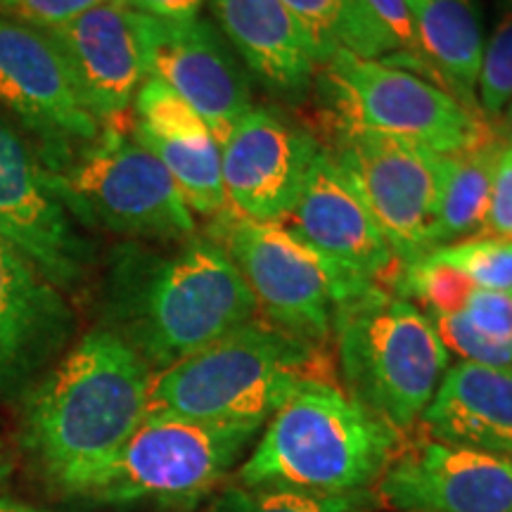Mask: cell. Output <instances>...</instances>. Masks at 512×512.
Instances as JSON below:
<instances>
[{
    "label": "cell",
    "mask_w": 512,
    "mask_h": 512,
    "mask_svg": "<svg viewBox=\"0 0 512 512\" xmlns=\"http://www.w3.org/2000/svg\"><path fill=\"white\" fill-rule=\"evenodd\" d=\"M363 3H366L370 15L382 24V29L392 36L396 48H399V60L394 62L396 67L411 69V72L418 69V72L432 74V79L439 81L430 69V64L422 57L418 36H415L413 17L406 0H363Z\"/></svg>",
    "instance_id": "30"
},
{
    "label": "cell",
    "mask_w": 512,
    "mask_h": 512,
    "mask_svg": "<svg viewBox=\"0 0 512 512\" xmlns=\"http://www.w3.org/2000/svg\"><path fill=\"white\" fill-rule=\"evenodd\" d=\"M254 311L245 278L219 242L190 238L174 254L124 245L112 254L107 330L131 344L152 373L238 330Z\"/></svg>",
    "instance_id": "2"
},
{
    "label": "cell",
    "mask_w": 512,
    "mask_h": 512,
    "mask_svg": "<svg viewBox=\"0 0 512 512\" xmlns=\"http://www.w3.org/2000/svg\"><path fill=\"white\" fill-rule=\"evenodd\" d=\"M140 15L157 19H195L207 0H124Z\"/></svg>",
    "instance_id": "34"
},
{
    "label": "cell",
    "mask_w": 512,
    "mask_h": 512,
    "mask_svg": "<svg viewBox=\"0 0 512 512\" xmlns=\"http://www.w3.org/2000/svg\"><path fill=\"white\" fill-rule=\"evenodd\" d=\"M394 283L399 297L415 306L422 304L425 313H463L467 297L475 290L470 278L434 252L420 256L413 264H403Z\"/></svg>",
    "instance_id": "25"
},
{
    "label": "cell",
    "mask_w": 512,
    "mask_h": 512,
    "mask_svg": "<svg viewBox=\"0 0 512 512\" xmlns=\"http://www.w3.org/2000/svg\"><path fill=\"white\" fill-rule=\"evenodd\" d=\"M503 143L486 131L463 150L444 155L446 174L439 204V247L484 228Z\"/></svg>",
    "instance_id": "23"
},
{
    "label": "cell",
    "mask_w": 512,
    "mask_h": 512,
    "mask_svg": "<svg viewBox=\"0 0 512 512\" xmlns=\"http://www.w3.org/2000/svg\"><path fill=\"white\" fill-rule=\"evenodd\" d=\"M396 446L399 437L387 422L332 384L306 380L266 422L238 482L302 494H361L384 475Z\"/></svg>",
    "instance_id": "3"
},
{
    "label": "cell",
    "mask_w": 512,
    "mask_h": 512,
    "mask_svg": "<svg viewBox=\"0 0 512 512\" xmlns=\"http://www.w3.org/2000/svg\"><path fill=\"white\" fill-rule=\"evenodd\" d=\"M0 223L50 283L74 287L93 259L91 242L74 228L72 216L50 188L48 171L0 112Z\"/></svg>",
    "instance_id": "13"
},
{
    "label": "cell",
    "mask_w": 512,
    "mask_h": 512,
    "mask_svg": "<svg viewBox=\"0 0 512 512\" xmlns=\"http://www.w3.org/2000/svg\"><path fill=\"white\" fill-rule=\"evenodd\" d=\"M434 441L512 456V368L460 361L422 413Z\"/></svg>",
    "instance_id": "21"
},
{
    "label": "cell",
    "mask_w": 512,
    "mask_h": 512,
    "mask_svg": "<svg viewBox=\"0 0 512 512\" xmlns=\"http://www.w3.org/2000/svg\"><path fill=\"white\" fill-rule=\"evenodd\" d=\"M482 230L484 235L512 238V147L508 145L503 147L501 157H498L491 202Z\"/></svg>",
    "instance_id": "33"
},
{
    "label": "cell",
    "mask_w": 512,
    "mask_h": 512,
    "mask_svg": "<svg viewBox=\"0 0 512 512\" xmlns=\"http://www.w3.org/2000/svg\"><path fill=\"white\" fill-rule=\"evenodd\" d=\"M214 242L238 266L256 309L264 311L273 328L309 344L330 335L335 309L344 299L373 285L280 221H242L223 214Z\"/></svg>",
    "instance_id": "8"
},
{
    "label": "cell",
    "mask_w": 512,
    "mask_h": 512,
    "mask_svg": "<svg viewBox=\"0 0 512 512\" xmlns=\"http://www.w3.org/2000/svg\"><path fill=\"white\" fill-rule=\"evenodd\" d=\"M463 316L484 335L512 342V292L475 287L467 297Z\"/></svg>",
    "instance_id": "32"
},
{
    "label": "cell",
    "mask_w": 512,
    "mask_h": 512,
    "mask_svg": "<svg viewBox=\"0 0 512 512\" xmlns=\"http://www.w3.org/2000/svg\"><path fill=\"white\" fill-rule=\"evenodd\" d=\"M422 57L434 76L477 112V83L482 72L484 34L475 0H406Z\"/></svg>",
    "instance_id": "22"
},
{
    "label": "cell",
    "mask_w": 512,
    "mask_h": 512,
    "mask_svg": "<svg viewBox=\"0 0 512 512\" xmlns=\"http://www.w3.org/2000/svg\"><path fill=\"white\" fill-rule=\"evenodd\" d=\"M0 105L38 140L46 171L98 140L102 126L48 29L0 15Z\"/></svg>",
    "instance_id": "11"
},
{
    "label": "cell",
    "mask_w": 512,
    "mask_h": 512,
    "mask_svg": "<svg viewBox=\"0 0 512 512\" xmlns=\"http://www.w3.org/2000/svg\"><path fill=\"white\" fill-rule=\"evenodd\" d=\"M145 74L164 81L223 143L230 128L252 110L249 83L226 38L204 19H157L143 15Z\"/></svg>",
    "instance_id": "14"
},
{
    "label": "cell",
    "mask_w": 512,
    "mask_h": 512,
    "mask_svg": "<svg viewBox=\"0 0 512 512\" xmlns=\"http://www.w3.org/2000/svg\"><path fill=\"white\" fill-rule=\"evenodd\" d=\"M294 17L309 31L318 50L320 67L332 55L344 53L394 64L399 48L382 24L370 15L363 0H283Z\"/></svg>",
    "instance_id": "24"
},
{
    "label": "cell",
    "mask_w": 512,
    "mask_h": 512,
    "mask_svg": "<svg viewBox=\"0 0 512 512\" xmlns=\"http://www.w3.org/2000/svg\"><path fill=\"white\" fill-rule=\"evenodd\" d=\"M0 245H12V247H17V242L12 240V235L8 233V228L3 226V223H0ZM19 249V247H17ZM19 252H22V249H19Z\"/></svg>",
    "instance_id": "38"
},
{
    "label": "cell",
    "mask_w": 512,
    "mask_h": 512,
    "mask_svg": "<svg viewBox=\"0 0 512 512\" xmlns=\"http://www.w3.org/2000/svg\"><path fill=\"white\" fill-rule=\"evenodd\" d=\"M477 102L479 110L489 117L503 114L512 102V5L503 12L494 34L484 43Z\"/></svg>",
    "instance_id": "28"
},
{
    "label": "cell",
    "mask_w": 512,
    "mask_h": 512,
    "mask_svg": "<svg viewBox=\"0 0 512 512\" xmlns=\"http://www.w3.org/2000/svg\"><path fill=\"white\" fill-rule=\"evenodd\" d=\"M72 332L57 285L12 245H0V392L19 387L53 358Z\"/></svg>",
    "instance_id": "19"
},
{
    "label": "cell",
    "mask_w": 512,
    "mask_h": 512,
    "mask_svg": "<svg viewBox=\"0 0 512 512\" xmlns=\"http://www.w3.org/2000/svg\"><path fill=\"white\" fill-rule=\"evenodd\" d=\"M136 138L166 166L190 211L226 214L221 143L200 114L155 76H145L136 98Z\"/></svg>",
    "instance_id": "18"
},
{
    "label": "cell",
    "mask_w": 512,
    "mask_h": 512,
    "mask_svg": "<svg viewBox=\"0 0 512 512\" xmlns=\"http://www.w3.org/2000/svg\"><path fill=\"white\" fill-rule=\"evenodd\" d=\"M285 226L358 278H380L394 264V252L363 202L361 192L332 152L320 150Z\"/></svg>",
    "instance_id": "17"
},
{
    "label": "cell",
    "mask_w": 512,
    "mask_h": 512,
    "mask_svg": "<svg viewBox=\"0 0 512 512\" xmlns=\"http://www.w3.org/2000/svg\"><path fill=\"white\" fill-rule=\"evenodd\" d=\"M143 15L124 0H107L62 27L48 29L67 57L88 110L102 126H114L133 105L145 81Z\"/></svg>",
    "instance_id": "16"
},
{
    "label": "cell",
    "mask_w": 512,
    "mask_h": 512,
    "mask_svg": "<svg viewBox=\"0 0 512 512\" xmlns=\"http://www.w3.org/2000/svg\"><path fill=\"white\" fill-rule=\"evenodd\" d=\"M448 354H458L465 363L491 368H512V342L494 339L477 330L463 313H425Z\"/></svg>",
    "instance_id": "29"
},
{
    "label": "cell",
    "mask_w": 512,
    "mask_h": 512,
    "mask_svg": "<svg viewBox=\"0 0 512 512\" xmlns=\"http://www.w3.org/2000/svg\"><path fill=\"white\" fill-rule=\"evenodd\" d=\"M503 136H505V143H508V147H512V102L508 105V110H505Z\"/></svg>",
    "instance_id": "36"
},
{
    "label": "cell",
    "mask_w": 512,
    "mask_h": 512,
    "mask_svg": "<svg viewBox=\"0 0 512 512\" xmlns=\"http://www.w3.org/2000/svg\"><path fill=\"white\" fill-rule=\"evenodd\" d=\"M8 477H10V463H8V458L0 453V489H3L5 482H8Z\"/></svg>",
    "instance_id": "37"
},
{
    "label": "cell",
    "mask_w": 512,
    "mask_h": 512,
    "mask_svg": "<svg viewBox=\"0 0 512 512\" xmlns=\"http://www.w3.org/2000/svg\"><path fill=\"white\" fill-rule=\"evenodd\" d=\"M332 332L349 399L394 432L411 430L451 356L425 311L373 283L337 306Z\"/></svg>",
    "instance_id": "4"
},
{
    "label": "cell",
    "mask_w": 512,
    "mask_h": 512,
    "mask_svg": "<svg viewBox=\"0 0 512 512\" xmlns=\"http://www.w3.org/2000/svg\"><path fill=\"white\" fill-rule=\"evenodd\" d=\"M332 157L351 176L401 266L439 249L444 155L382 133L339 128Z\"/></svg>",
    "instance_id": "10"
},
{
    "label": "cell",
    "mask_w": 512,
    "mask_h": 512,
    "mask_svg": "<svg viewBox=\"0 0 512 512\" xmlns=\"http://www.w3.org/2000/svg\"><path fill=\"white\" fill-rule=\"evenodd\" d=\"M380 494L406 512H512V456L425 441L389 463Z\"/></svg>",
    "instance_id": "15"
},
{
    "label": "cell",
    "mask_w": 512,
    "mask_h": 512,
    "mask_svg": "<svg viewBox=\"0 0 512 512\" xmlns=\"http://www.w3.org/2000/svg\"><path fill=\"white\" fill-rule=\"evenodd\" d=\"M320 86L339 128L408 140L439 155L463 150L489 131L477 112L432 79L344 50L320 67Z\"/></svg>",
    "instance_id": "9"
},
{
    "label": "cell",
    "mask_w": 512,
    "mask_h": 512,
    "mask_svg": "<svg viewBox=\"0 0 512 512\" xmlns=\"http://www.w3.org/2000/svg\"><path fill=\"white\" fill-rule=\"evenodd\" d=\"M434 254L456 266L475 287L512 292V238L479 235L434 249Z\"/></svg>",
    "instance_id": "27"
},
{
    "label": "cell",
    "mask_w": 512,
    "mask_h": 512,
    "mask_svg": "<svg viewBox=\"0 0 512 512\" xmlns=\"http://www.w3.org/2000/svg\"><path fill=\"white\" fill-rule=\"evenodd\" d=\"M152 368L117 332L83 335L36 384L24 441L41 470L83 496L145 420Z\"/></svg>",
    "instance_id": "1"
},
{
    "label": "cell",
    "mask_w": 512,
    "mask_h": 512,
    "mask_svg": "<svg viewBox=\"0 0 512 512\" xmlns=\"http://www.w3.org/2000/svg\"><path fill=\"white\" fill-rule=\"evenodd\" d=\"M0 512H46V510H36V508H31V505L5 501V498H0Z\"/></svg>",
    "instance_id": "35"
},
{
    "label": "cell",
    "mask_w": 512,
    "mask_h": 512,
    "mask_svg": "<svg viewBox=\"0 0 512 512\" xmlns=\"http://www.w3.org/2000/svg\"><path fill=\"white\" fill-rule=\"evenodd\" d=\"M361 494L323 496L302 491L273 489V486H228L209 512H358Z\"/></svg>",
    "instance_id": "26"
},
{
    "label": "cell",
    "mask_w": 512,
    "mask_h": 512,
    "mask_svg": "<svg viewBox=\"0 0 512 512\" xmlns=\"http://www.w3.org/2000/svg\"><path fill=\"white\" fill-rule=\"evenodd\" d=\"M320 147L278 112L249 110L221 143L226 214L242 221H285Z\"/></svg>",
    "instance_id": "12"
},
{
    "label": "cell",
    "mask_w": 512,
    "mask_h": 512,
    "mask_svg": "<svg viewBox=\"0 0 512 512\" xmlns=\"http://www.w3.org/2000/svg\"><path fill=\"white\" fill-rule=\"evenodd\" d=\"M102 3L107 0H0V15L38 29H55Z\"/></svg>",
    "instance_id": "31"
},
{
    "label": "cell",
    "mask_w": 512,
    "mask_h": 512,
    "mask_svg": "<svg viewBox=\"0 0 512 512\" xmlns=\"http://www.w3.org/2000/svg\"><path fill=\"white\" fill-rule=\"evenodd\" d=\"M214 15L256 79L287 100L304 98L320 57L283 0H214Z\"/></svg>",
    "instance_id": "20"
},
{
    "label": "cell",
    "mask_w": 512,
    "mask_h": 512,
    "mask_svg": "<svg viewBox=\"0 0 512 512\" xmlns=\"http://www.w3.org/2000/svg\"><path fill=\"white\" fill-rule=\"evenodd\" d=\"M264 425L145 418L83 498L195 505L230 475Z\"/></svg>",
    "instance_id": "7"
},
{
    "label": "cell",
    "mask_w": 512,
    "mask_h": 512,
    "mask_svg": "<svg viewBox=\"0 0 512 512\" xmlns=\"http://www.w3.org/2000/svg\"><path fill=\"white\" fill-rule=\"evenodd\" d=\"M50 188L69 216L126 238L190 240L195 219L155 152L121 128L105 126L98 140L48 171Z\"/></svg>",
    "instance_id": "6"
},
{
    "label": "cell",
    "mask_w": 512,
    "mask_h": 512,
    "mask_svg": "<svg viewBox=\"0 0 512 512\" xmlns=\"http://www.w3.org/2000/svg\"><path fill=\"white\" fill-rule=\"evenodd\" d=\"M313 344L249 323L152 375L145 418L266 425L311 377Z\"/></svg>",
    "instance_id": "5"
}]
</instances>
